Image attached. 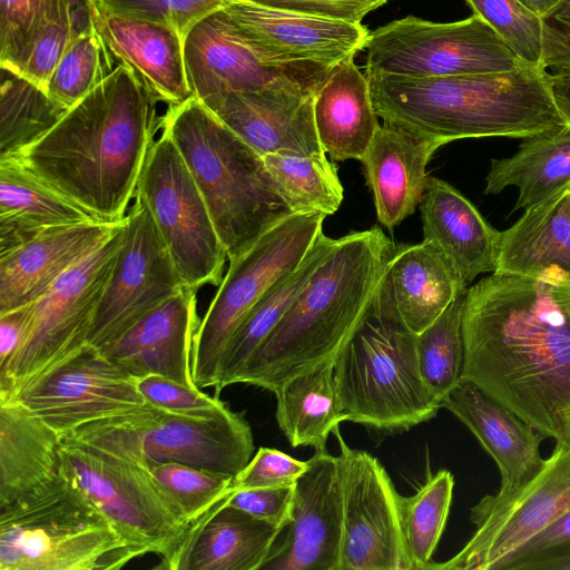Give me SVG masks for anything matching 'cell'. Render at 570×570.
<instances>
[{
    "label": "cell",
    "instance_id": "29",
    "mask_svg": "<svg viewBox=\"0 0 570 570\" xmlns=\"http://www.w3.org/2000/svg\"><path fill=\"white\" fill-rule=\"evenodd\" d=\"M370 86L354 58L334 65L314 95L320 142L332 160H361L380 126Z\"/></svg>",
    "mask_w": 570,
    "mask_h": 570
},
{
    "label": "cell",
    "instance_id": "36",
    "mask_svg": "<svg viewBox=\"0 0 570 570\" xmlns=\"http://www.w3.org/2000/svg\"><path fill=\"white\" fill-rule=\"evenodd\" d=\"M276 421L293 448L326 451L327 439L344 417L334 380V360L285 382L275 393Z\"/></svg>",
    "mask_w": 570,
    "mask_h": 570
},
{
    "label": "cell",
    "instance_id": "32",
    "mask_svg": "<svg viewBox=\"0 0 570 570\" xmlns=\"http://www.w3.org/2000/svg\"><path fill=\"white\" fill-rule=\"evenodd\" d=\"M61 442L19 401H0V507L62 473Z\"/></svg>",
    "mask_w": 570,
    "mask_h": 570
},
{
    "label": "cell",
    "instance_id": "49",
    "mask_svg": "<svg viewBox=\"0 0 570 570\" xmlns=\"http://www.w3.org/2000/svg\"><path fill=\"white\" fill-rule=\"evenodd\" d=\"M294 485L234 489L227 502L285 530L292 521Z\"/></svg>",
    "mask_w": 570,
    "mask_h": 570
},
{
    "label": "cell",
    "instance_id": "38",
    "mask_svg": "<svg viewBox=\"0 0 570 570\" xmlns=\"http://www.w3.org/2000/svg\"><path fill=\"white\" fill-rule=\"evenodd\" d=\"M263 159L293 213L318 212L327 216L340 208L344 190L337 167L327 155L282 151Z\"/></svg>",
    "mask_w": 570,
    "mask_h": 570
},
{
    "label": "cell",
    "instance_id": "19",
    "mask_svg": "<svg viewBox=\"0 0 570 570\" xmlns=\"http://www.w3.org/2000/svg\"><path fill=\"white\" fill-rule=\"evenodd\" d=\"M343 520L341 459L315 451L295 482L287 532L261 570H341Z\"/></svg>",
    "mask_w": 570,
    "mask_h": 570
},
{
    "label": "cell",
    "instance_id": "50",
    "mask_svg": "<svg viewBox=\"0 0 570 570\" xmlns=\"http://www.w3.org/2000/svg\"><path fill=\"white\" fill-rule=\"evenodd\" d=\"M278 9L362 23L363 18L389 0H252Z\"/></svg>",
    "mask_w": 570,
    "mask_h": 570
},
{
    "label": "cell",
    "instance_id": "17",
    "mask_svg": "<svg viewBox=\"0 0 570 570\" xmlns=\"http://www.w3.org/2000/svg\"><path fill=\"white\" fill-rule=\"evenodd\" d=\"M13 400L61 436L86 423L146 404L136 379L89 345Z\"/></svg>",
    "mask_w": 570,
    "mask_h": 570
},
{
    "label": "cell",
    "instance_id": "14",
    "mask_svg": "<svg viewBox=\"0 0 570 570\" xmlns=\"http://www.w3.org/2000/svg\"><path fill=\"white\" fill-rule=\"evenodd\" d=\"M343 488L341 570H414L403 534L400 497L381 462L351 449L340 429Z\"/></svg>",
    "mask_w": 570,
    "mask_h": 570
},
{
    "label": "cell",
    "instance_id": "3",
    "mask_svg": "<svg viewBox=\"0 0 570 570\" xmlns=\"http://www.w3.org/2000/svg\"><path fill=\"white\" fill-rule=\"evenodd\" d=\"M547 70L431 78L365 73L374 110L387 124L442 146L459 139L527 138L567 125Z\"/></svg>",
    "mask_w": 570,
    "mask_h": 570
},
{
    "label": "cell",
    "instance_id": "56",
    "mask_svg": "<svg viewBox=\"0 0 570 570\" xmlns=\"http://www.w3.org/2000/svg\"><path fill=\"white\" fill-rule=\"evenodd\" d=\"M550 285L554 298L570 315V278L560 279Z\"/></svg>",
    "mask_w": 570,
    "mask_h": 570
},
{
    "label": "cell",
    "instance_id": "44",
    "mask_svg": "<svg viewBox=\"0 0 570 570\" xmlns=\"http://www.w3.org/2000/svg\"><path fill=\"white\" fill-rule=\"evenodd\" d=\"M525 66L542 68L541 19L518 0H465ZM544 70V69H543Z\"/></svg>",
    "mask_w": 570,
    "mask_h": 570
},
{
    "label": "cell",
    "instance_id": "39",
    "mask_svg": "<svg viewBox=\"0 0 570 570\" xmlns=\"http://www.w3.org/2000/svg\"><path fill=\"white\" fill-rule=\"evenodd\" d=\"M118 66L97 21L83 29L69 45L49 77L46 90L70 109Z\"/></svg>",
    "mask_w": 570,
    "mask_h": 570
},
{
    "label": "cell",
    "instance_id": "12",
    "mask_svg": "<svg viewBox=\"0 0 570 570\" xmlns=\"http://www.w3.org/2000/svg\"><path fill=\"white\" fill-rule=\"evenodd\" d=\"M365 73L412 78L502 72L523 66L478 14L455 22L407 16L373 31L366 45Z\"/></svg>",
    "mask_w": 570,
    "mask_h": 570
},
{
    "label": "cell",
    "instance_id": "26",
    "mask_svg": "<svg viewBox=\"0 0 570 570\" xmlns=\"http://www.w3.org/2000/svg\"><path fill=\"white\" fill-rule=\"evenodd\" d=\"M228 497L191 524L170 570H261L284 530Z\"/></svg>",
    "mask_w": 570,
    "mask_h": 570
},
{
    "label": "cell",
    "instance_id": "7",
    "mask_svg": "<svg viewBox=\"0 0 570 570\" xmlns=\"http://www.w3.org/2000/svg\"><path fill=\"white\" fill-rule=\"evenodd\" d=\"M140 556L63 466L0 507V570H115Z\"/></svg>",
    "mask_w": 570,
    "mask_h": 570
},
{
    "label": "cell",
    "instance_id": "27",
    "mask_svg": "<svg viewBox=\"0 0 570 570\" xmlns=\"http://www.w3.org/2000/svg\"><path fill=\"white\" fill-rule=\"evenodd\" d=\"M441 147L397 127L379 126L360 161L381 225L392 232L415 212L425 190L426 166Z\"/></svg>",
    "mask_w": 570,
    "mask_h": 570
},
{
    "label": "cell",
    "instance_id": "2",
    "mask_svg": "<svg viewBox=\"0 0 570 570\" xmlns=\"http://www.w3.org/2000/svg\"><path fill=\"white\" fill-rule=\"evenodd\" d=\"M159 101L130 67L119 63L45 137L16 157L95 220L119 224L160 128Z\"/></svg>",
    "mask_w": 570,
    "mask_h": 570
},
{
    "label": "cell",
    "instance_id": "16",
    "mask_svg": "<svg viewBox=\"0 0 570 570\" xmlns=\"http://www.w3.org/2000/svg\"><path fill=\"white\" fill-rule=\"evenodd\" d=\"M250 50L266 65L325 72L365 49L370 31L362 23L312 16L252 0L223 7Z\"/></svg>",
    "mask_w": 570,
    "mask_h": 570
},
{
    "label": "cell",
    "instance_id": "25",
    "mask_svg": "<svg viewBox=\"0 0 570 570\" xmlns=\"http://www.w3.org/2000/svg\"><path fill=\"white\" fill-rule=\"evenodd\" d=\"M423 240L438 246L468 286L498 266L501 232L449 183L428 176L420 204Z\"/></svg>",
    "mask_w": 570,
    "mask_h": 570
},
{
    "label": "cell",
    "instance_id": "4",
    "mask_svg": "<svg viewBox=\"0 0 570 570\" xmlns=\"http://www.w3.org/2000/svg\"><path fill=\"white\" fill-rule=\"evenodd\" d=\"M393 250L380 227L336 238L237 383L275 393L288 380L335 360L366 317Z\"/></svg>",
    "mask_w": 570,
    "mask_h": 570
},
{
    "label": "cell",
    "instance_id": "53",
    "mask_svg": "<svg viewBox=\"0 0 570 570\" xmlns=\"http://www.w3.org/2000/svg\"><path fill=\"white\" fill-rule=\"evenodd\" d=\"M33 314V303L0 314V368L23 343Z\"/></svg>",
    "mask_w": 570,
    "mask_h": 570
},
{
    "label": "cell",
    "instance_id": "28",
    "mask_svg": "<svg viewBox=\"0 0 570 570\" xmlns=\"http://www.w3.org/2000/svg\"><path fill=\"white\" fill-rule=\"evenodd\" d=\"M98 26L119 63L130 67L168 106L193 97L185 67L184 37L170 27L100 11Z\"/></svg>",
    "mask_w": 570,
    "mask_h": 570
},
{
    "label": "cell",
    "instance_id": "5",
    "mask_svg": "<svg viewBox=\"0 0 570 570\" xmlns=\"http://www.w3.org/2000/svg\"><path fill=\"white\" fill-rule=\"evenodd\" d=\"M160 128L188 166L229 262L293 214L263 156L195 97L169 106Z\"/></svg>",
    "mask_w": 570,
    "mask_h": 570
},
{
    "label": "cell",
    "instance_id": "13",
    "mask_svg": "<svg viewBox=\"0 0 570 570\" xmlns=\"http://www.w3.org/2000/svg\"><path fill=\"white\" fill-rule=\"evenodd\" d=\"M570 512V446L556 444L539 472L519 489L488 494L471 508L475 530L463 548L426 570H499L539 533Z\"/></svg>",
    "mask_w": 570,
    "mask_h": 570
},
{
    "label": "cell",
    "instance_id": "37",
    "mask_svg": "<svg viewBox=\"0 0 570 570\" xmlns=\"http://www.w3.org/2000/svg\"><path fill=\"white\" fill-rule=\"evenodd\" d=\"M0 71V159H6L45 137L68 109L22 73Z\"/></svg>",
    "mask_w": 570,
    "mask_h": 570
},
{
    "label": "cell",
    "instance_id": "21",
    "mask_svg": "<svg viewBox=\"0 0 570 570\" xmlns=\"http://www.w3.org/2000/svg\"><path fill=\"white\" fill-rule=\"evenodd\" d=\"M315 92L289 88L230 91L205 105L259 155H326L314 121Z\"/></svg>",
    "mask_w": 570,
    "mask_h": 570
},
{
    "label": "cell",
    "instance_id": "51",
    "mask_svg": "<svg viewBox=\"0 0 570 570\" xmlns=\"http://www.w3.org/2000/svg\"><path fill=\"white\" fill-rule=\"evenodd\" d=\"M541 19L542 68L570 66V0H559Z\"/></svg>",
    "mask_w": 570,
    "mask_h": 570
},
{
    "label": "cell",
    "instance_id": "41",
    "mask_svg": "<svg viewBox=\"0 0 570 570\" xmlns=\"http://www.w3.org/2000/svg\"><path fill=\"white\" fill-rule=\"evenodd\" d=\"M465 294L466 292L459 295L430 326L416 334L421 374L440 405L442 399L462 379L464 363L462 320Z\"/></svg>",
    "mask_w": 570,
    "mask_h": 570
},
{
    "label": "cell",
    "instance_id": "10",
    "mask_svg": "<svg viewBox=\"0 0 570 570\" xmlns=\"http://www.w3.org/2000/svg\"><path fill=\"white\" fill-rule=\"evenodd\" d=\"M65 473L142 554L161 557L170 570L191 524L177 514L149 468L89 445L62 440Z\"/></svg>",
    "mask_w": 570,
    "mask_h": 570
},
{
    "label": "cell",
    "instance_id": "22",
    "mask_svg": "<svg viewBox=\"0 0 570 570\" xmlns=\"http://www.w3.org/2000/svg\"><path fill=\"white\" fill-rule=\"evenodd\" d=\"M196 291L181 288L99 352L135 379L158 375L197 387L191 374Z\"/></svg>",
    "mask_w": 570,
    "mask_h": 570
},
{
    "label": "cell",
    "instance_id": "52",
    "mask_svg": "<svg viewBox=\"0 0 570 570\" xmlns=\"http://www.w3.org/2000/svg\"><path fill=\"white\" fill-rule=\"evenodd\" d=\"M564 542H570V512L511 554L499 570H521L534 556Z\"/></svg>",
    "mask_w": 570,
    "mask_h": 570
},
{
    "label": "cell",
    "instance_id": "31",
    "mask_svg": "<svg viewBox=\"0 0 570 570\" xmlns=\"http://www.w3.org/2000/svg\"><path fill=\"white\" fill-rule=\"evenodd\" d=\"M387 279L401 320L415 334L430 326L468 289L448 257L428 240L394 247Z\"/></svg>",
    "mask_w": 570,
    "mask_h": 570
},
{
    "label": "cell",
    "instance_id": "6",
    "mask_svg": "<svg viewBox=\"0 0 570 570\" xmlns=\"http://www.w3.org/2000/svg\"><path fill=\"white\" fill-rule=\"evenodd\" d=\"M334 380L344 421L376 433L405 432L441 409L421 374L416 334L396 311L387 268L366 317L334 360Z\"/></svg>",
    "mask_w": 570,
    "mask_h": 570
},
{
    "label": "cell",
    "instance_id": "46",
    "mask_svg": "<svg viewBox=\"0 0 570 570\" xmlns=\"http://www.w3.org/2000/svg\"><path fill=\"white\" fill-rule=\"evenodd\" d=\"M94 2L105 13L164 24L185 38L196 22L223 9L226 0H94Z\"/></svg>",
    "mask_w": 570,
    "mask_h": 570
},
{
    "label": "cell",
    "instance_id": "40",
    "mask_svg": "<svg viewBox=\"0 0 570 570\" xmlns=\"http://www.w3.org/2000/svg\"><path fill=\"white\" fill-rule=\"evenodd\" d=\"M454 488L449 470H440L410 497H400V514L414 570H426L444 531Z\"/></svg>",
    "mask_w": 570,
    "mask_h": 570
},
{
    "label": "cell",
    "instance_id": "11",
    "mask_svg": "<svg viewBox=\"0 0 570 570\" xmlns=\"http://www.w3.org/2000/svg\"><path fill=\"white\" fill-rule=\"evenodd\" d=\"M184 286L218 285L227 258L205 199L174 141L161 131L136 188Z\"/></svg>",
    "mask_w": 570,
    "mask_h": 570
},
{
    "label": "cell",
    "instance_id": "24",
    "mask_svg": "<svg viewBox=\"0 0 570 570\" xmlns=\"http://www.w3.org/2000/svg\"><path fill=\"white\" fill-rule=\"evenodd\" d=\"M118 224L89 222L40 235L0 256V314L41 298L71 267L98 248Z\"/></svg>",
    "mask_w": 570,
    "mask_h": 570
},
{
    "label": "cell",
    "instance_id": "48",
    "mask_svg": "<svg viewBox=\"0 0 570 570\" xmlns=\"http://www.w3.org/2000/svg\"><path fill=\"white\" fill-rule=\"evenodd\" d=\"M307 468V461L269 448H259L248 464L234 476L233 488L255 489L294 485Z\"/></svg>",
    "mask_w": 570,
    "mask_h": 570
},
{
    "label": "cell",
    "instance_id": "54",
    "mask_svg": "<svg viewBox=\"0 0 570 570\" xmlns=\"http://www.w3.org/2000/svg\"><path fill=\"white\" fill-rule=\"evenodd\" d=\"M547 81L558 110L570 127V66L552 69L547 73Z\"/></svg>",
    "mask_w": 570,
    "mask_h": 570
},
{
    "label": "cell",
    "instance_id": "18",
    "mask_svg": "<svg viewBox=\"0 0 570 570\" xmlns=\"http://www.w3.org/2000/svg\"><path fill=\"white\" fill-rule=\"evenodd\" d=\"M188 85L200 102L230 91L289 88L315 92L327 72L264 63L243 41L224 9L196 22L184 38Z\"/></svg>",
    "mask_w": 570,
    "mask_h": 570
},
{
    "label": "cell",
    "instance_id": "8",
    "mask_svg": "<svg viewBox=\"0 0 570 570\" xmlns=\"http://www.w3.org/2000/svg\"><path fill=\"white\" fill-rule=\"evenodd\" d=\"M122 222L98 248L33 302L26 338L0 368V401L16 399L28 385L88 345L90 327L122 242Z\"/></svg>",
    "mask_w": 570,
    "mask_h": 570
},
{
    "label": "cell",
    "instance_id": "45",
    "mask_svg": "<svg viewBox=\"0 0 570 570\" xmlns=\"http://www.w3.org/2000/svg\"><path fill=\"white\" fill-rule=\"evenodd\" d=\"M96 17L94 0H77L55 19L32 48L20 73L46 89L50 75L72 40Z\"/></svg>",
    "mask_w": 570,
    "mask_h": 570
},
{
    "label": "cell",
    "instance_id": "55",
    "mask_svg": "<svg viewBox=\"0 0 570 570\" xmlns=\"http://www.w3.org/2000/svg\"><path fill=\"white\" fill-rule=\"evenodd\" d=\"M521 570H570V542L554 546L534 556Z\"/></svg>",
    "mask_w": 570,
    "mask_h": 570
},
{
    "label": "cell",
    "instance_id": "57",
    "mask_svg": "<svg viewBox=\"0 0 570 570\" xmlns=\"http://www.w3.org/2000/svg\"><path fill=\"white\" fill-rule=\"evenodd\" d=\"M522 6L529 9L531 12L537 14L538 17H542L547 13L553 6L557 4L559 0H518Z\"/></svg>",
    "mask_w": 570,
    "mask_h": 570
},
{
    "label": "cell",
    "instance_id": "35",
    "mask_svg": "<svg viewBox=\"0 0 570 570\" xmlns=\"http://www.w3.org/2000/svg\"><path fill=\"white\" fill-rule=\"evenodd\" d=\"M336 238L322 233L302 262L279 276L258 298L224 352L216 394L236 384L246 364L331 253Z\"/></svg>",
    "mask_w": 570,
    "mask_h": 570
},
{
    "label": "cell",
    "instance_id": "30",
    "mask_svg": "<svg viewBox=\"0 0 570 570\" xmlns=\"http://www.w3.org/2000/svg\"><path fill=\"white\" fill-rule=\"evenodd\" d=\"M495 272L548 284L570 278V189L524 210L501 232Z\"/></svg>",
    "mask_w": 570,
    "mask_h": 570
},
{
    "label": "cell",
    "instance_id": "20",
    "mask_svg": "<svg viewBox=\"0 0 570 570\" xmlns=\"http://www.w3.org/2000/svg\"><path fill=\"white\" fill-rule=\"evenodd\" d=\"M140 446L148 468L174 462L235 476L250 461L254 440L244 415L229 407L209 416L160 410L142 432Z\"/></svg>",
    "mask_w": 570,
    "mask_h": 570
},
{
    "label": "cell",
    "instance_id": "33",
    "mask_svg": "<svg viewBox=\"0 0 570 570\" xmlns=\"http://www.w3.org/2000/svg\"><path fill=\"white\" fill-rule=\"evenodd\" d=\"M89 222L97 220L17 157L0 159V256L48 232Z\"/></svg>",
    "mask_w": 570,
    "mask_h": 570
},
{
    "label": "cell",
    "instance_id": "23",
    "mask_svg": "<svg viewBox=\"0 0 570 570\" xmlns=\"http://www.w3.org/2000/svg\"><path fill=\"white\" fill-rule=\"evenodd\" d=\"M495 462L505 494L529 482L542 468L540 444L546 438L474 383L461 381L442 399Z\"/></svg>",
    "mask_w": 570,
    "mask_h": 570
},
{
    "label": "cell",
    "instance_id": "9",
    "mask_svg": "<svg viewBox=\"0 0 570 570\" xmlns=\"http://www.w3.org/2000/svg\"><path fill=\"white\" fill-rule=\"evenodd\" d=\"M325 217L318 212L293 213L229 262L194 338L191 374L198 389L216 387L233 334L265 291L302 262L323 233Z\"/></svg>",
    "mask_w": 570,
    "mask_h": 570
},
{
    "label": "cell",
    "instance_id": "43",
    "mask_svg": "<svg viewBox=\"0 0 570 570\" xmlns=\"http://www.w3.org/2000/svg\"><path fill=\"white\" fill-rule=\"evenodd\" d=\"M77 0H0V67L20 72L47 27Z\"/></svg>",
    "mask_w": 570,
    "mask_h": 570
},
{
    "label": "cell",
    "instance_id": "47",
    "mask_svg": "<svg viewBox=\"0 0 570 570\" xmlns=\"http://www.w3.org/2000/svg\"><path fill=\"white\" fill-rule=\"evenodd\" d=\"M136 384L146 403L164 412L209 416L228 407L217 396L212 397L198 387H190L163 376L139 377L136 379Z\"/></svg>",
    "mask_w": 570,
    "mask_h": 570
},
{
    "label": "cell",
    "instance_id": "34",
    "mask_svg": "<svg viewBox=\"0 0 570 570\" xmlns=\"http://www.w3.org/2000/svg\"><path fill=\"white\" fill-rule=\"evenodd\" d=\"M519 190L514 209H529L570 189V127L523 139L512 156L491 159L484 194Z\"/></svg>",
    "mask_w": 570,
    "mask_h": 570
},
{
    "label": "cell",
    "instance_id": "42",
    "mask_svg": "<svg viewBox=\"0 0 570 570\" xmlns=\"http://www.w3.org/2000/svg\"><path fill=\"white\" fill-rule=\"evenodd\" d=\"M154 482L185 522L193 524L234 491V476L180 463L149 466Z\"/></svg>",
    "mask_w": 570,
    "mask_h": 570
},
{
    "label": "cell",
    "instance_id": "1",
    "mask_svg": "<svg viewBox=\"0 0 570 570\" xmlns=\"http://www.w3.org/2000/svg\"><path fill=\"white\" fill-rule=\"evenodd\" d=\"M462 379L570 446V315L551 285L492 273L468 288Z\"/></svg>",
    "mask_w": 570,
    "mask_h": 570
},
{
    "label": "cell",
    "instance_id": "15",
    "mask_svg": "<svg viewBox=\"0 0 570 570\" xmlns=\"http://www.w3.org/2000/svg\"><path fill=\"white\" fill-rule=\"evenodd\" d=\"M122 227V242L87 341L98 351L186 287L149 212L138 199Z\"/></svg>",
    "mask_w": 570,
    "mask_h": 570
}]
</instances>
